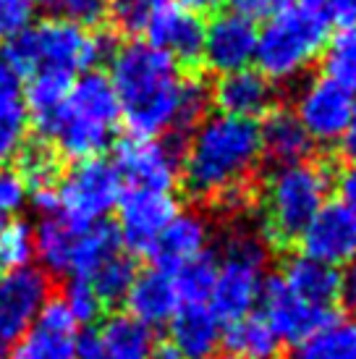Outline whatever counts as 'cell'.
<instances>
[{"label":"cell","mask_w":356,"mask_h":359,"mask_svg":"<svg viewBox=\"0 0 356 359\" xmlns=\"http://www.w3.org/2000/svg\"><path fill=\"white\" fill-rule=\"evenodd\" d=\"M259 160L262 144L257 121L215 113L189 134L181 155V179L194 200L218 202L238 212L249 205V179Z\"/></svg>","instance_id":"obj_1"},{"label":"cell","mask_w":356,"mask_h":359,"mask_svg":"<svg viewBox=\"0 0 356 359\" xmlns=\"http://www.w3.org/2000/svg\"><path fill=\"white\" fill-rule=\"evenodd\" d=\"M108 79L131 137L158 140L176 131L184 76L165 53L147 40L123 42L110 58Z\"/></svg>","instance_id":"obj_2"},{"label":"cell","mask_w":356,"mask_h":359,"mask_svg":"<svg viewBox=\"0 0 356 359\" xmlns=\"http://www.w3.org/2000/svg\"><path fill=\"white\" fill-rule=\"evenodd\" d=\"M116 50L118 42L110 32H89L63 19H42L11 37L3 55L21 76L40 71L76 76L79 71H92L100 60H110Z\"/></svg>","instance_id":"obj_3"},{"label":"cell","mask_w":356,"mask_h":359,"mask_svg":"<svg viewBox=\"0 0 356 359\" xmlns=\"http://www.w3.org/2000/svg\"><path fill=\"white\" fill-rule=\"evenodd\" d=\"M118 121V97L108 74L87 71L71 84L63 113L50 134L53 150L74 163L100 158L116 137Z\"/></svg>","instance_id":"obj_4"},{"label":"cell","mask_w":356,"mask_h":359,"mask_svg":"<svg viewBox=\"0 0 356 359\" xmlns=\"http://www.w3.org/2000/svg\"><path fill=\"white\" fill-rule=\"evenodd\" d=\"M330 21L320 6H288L273 13L257 34V71L273 84L299 79L325 50Z\"/></svg>","instance_id":"obj_5"},{"label":"cell","mask_w":356,"mask_h":359,"mask_svg":"<svg viewBox=\"0 0 356 359\" xmlns=\"http://www.w3.org/2000/svg\"><path fill=\"white\" fill-rule=\"evenodd\" d=\"M333 173L315 160L294 165H278L262 184V223L265 236L278 244H288L301 236L307 223L327 202Z\"/></svg>","instance_id":"obj_6"},{"label":"cell","mask_w":356,"mask_h":359,"mask_svg":"<svg viewBox=\"0 0 356 359\" xmlns=\"http://www.w3.org/2000/svg\"><path fill=\"white\" fill-rule=\"evenodd\" d=\"M270 250L262 233L252 229H231L220 244V262H215V283L210 291V309L226 323L247 318L259 304L265 286Z\"/></svg>","instance_id":"obj_7"},{"label":"cell","mask_w":356,"mask_h":359,"mask_svg":"<svg viewBox=\"0 0 356 359\" xmlns=\"http://www.w3.org/2000/svg\"><path fill=\"white\" fill-rule=\"evenodd\" d=\"M123 194L113 163L102 158L74 163L58 181V212L76 231L102 223Z\"/></svg>","instance_id":"obj_8"},{"label":"cell","mask_w":356,"mask_h":359,"mask_svg":"<svg viewBox=\"0 0 356 359\" xmlns=\"http://www.w3.org/2000/svg\"><path fill=\"white\" fill-rule=\"evenodd\" d=\"M354 92L327 79L325 74L304 81L294 102V116L304 126L312 144H338L354 113Z\"/></svg>","instance_id":"obj_9"},{"label":"cell","mask_w":356,"mask_h":359,"mask_svg":"<svg viewBox=\"0 0 356 359\" xmlns=\"http://www.w3.org/2000/svg\"><path fill=\"white\" fill-rule=\"evenodd\" d=\"M113 168L118 173L123 189L173 194V187L181 176V160H178V150L170 147L168 142L126 137L116 144Z\"/></svg>","instance_id":"obj_10"},{"label":"cell","mask_w":356,"mask_h":359,"mask_svg":"<svg viewBox=\"0 0 356 359\" xmlns=\"http://www.w3.org/2000/svg\"><path fill=\"white\" fill-rule=\"evenodd\" d=\"M48 299L50 278L42 270L0 273V357L11 354Z\"/></svg>","instance_id":"obj_11"},{"label":"cell","mask_w":356,"mask_h":359,"mask_svg":"<svg viewBox=\"0 0 356 359\" xmlns=\"http://www.w3.org/2000/svg\"><path fill=\"white\" fill-rule=\"evenodd\" d=\"M257 21L238 13V11H218L210 21H205V42L202 60L218 76L233 71L249 69L257 50Z\"/></svg>","instance_id":"obj_12"},{"label":"cell","mask_w":356,"mask_h":359,"mask_svg":"<svg viewBox=\"0 0 356 359\" xmlns=\"http://www.w3.org/2000/svg\"><path fill=\"white\" fill-rule=\"evenodd\" d=\"M178 212V202L168 191L123 189L118 200V231L121 244L137 255H147L163 229Z\"/></svg>","instance_id":"obj_13"},{"label":"cell","mask_w":356,"mask_h":359,"mask_svg":"<svg viewBox=\"0 0 356 359\" xmlns=\"http://www.w3.org/2000/svg\"><path fill=\"white\" fill-rule=\"evenodd\" d=\"M155 351V333L129 312H113L97 328L76 336L79 359H149Z\"/></svg>","instance_id":"obj_14"},{"label":"cell","mask_w":356,"mask_h":359,"mask_svg":"<svg viewBox=\"0 0 356 359\" xmlns=\"http://www.w3.org/2000/svg\"><path fill=\"white\" fill-rule=\"evenodd\" d=\"M147 42L165 53L176 66H197L202 60L205 19L173 0L152 11L147 27Z\"/></svg>","instance_id":"obj_15"},{"label":"cell","mask_w":356,"mask_h":359,"mask_svg":"<svg viewBox=\"0 0 356 359\" xmlns=\"http://www.w3.org/2000/svg\"><path fill=\"white\" fill-rule=\"evenodd\" d=\"M299 241L301 255L330 268H343L356 257V215L338 200L325 202L301 231Z\"/></svg>","instance_id":"obj_16"},{"label":"cell","mask_w":356,"mask_h":359,"mask_svg":"<svg viewBox=\"0 0 356 359\" xmlns=\"http://www.w3.org/2000/svg\"><path fill=\"white\" fill-rule=\"evenodd\" d=\"M76 336L79 325L63 299H48L27 333L11 349V359H79Z\"/></svg>","instance_id":"obj_17"},{"label":"cell","mask_w":356,"mask_h":359,"mask_svg":"<svg viewBox=\"0 0 356 359\" xmlns=\"http://www.w3.org/2000/svg\"><path fill=\"white\" fill-rule=\"evenodd\" d=\"M259 304H262V318L273 328L280 344H301V341L312 336L320 325H325L333 318L330 312L312 307L304 299H299L294 291L288 289L280 276H270L265 278L262 294H259Z\"/></svg>","instance_id":"obj_18"},{"label":"cell","mask_w":356,"mask_h":359,"mask_svg":"<svg viewBox=\"0 0 356 359\" xmlns=\"http://www.w3.org/2000/svg\"><path fill=\"white\" fill-rule=\"evenodd\" d=\"M210 247V223L197 210H178L173 220L163 229L152 250L147 252L155 268L165 273H178L194 259L205 257Z\"/></svg>","instance_id":"obj_19"},{"label":"cell","mask_w":356,"mask_h":359,"mask_svg":"<svg viewBox=\"0 0 356 359\" xmlns=\"http://www.w3.org/2000/svg\"><path fill=\"white\" fill-rule=\"evenodd\" d=\"M210 97L223 116L257 121L259 116H267L275 108V84L249 66V69L220 76L210 87Z\"/></svg>","instance_id":"obj_20"},{"label":"cell","mask_w":356,"mask_h":359,"mask_svg":"<svg viewBox=\"0 0 356 359\" xmlns=\"http://www.w3.org/2000/svg\"><path fill=\"white\" fill-rule=\"evenodd\" d=\"M168 336L181 359H215L223 346V320L210 304H181L168 323Z\"/></svg>","instance_id":"obj_21"},{"label":"cell","mask_w":356,"mask_h":359,"mask_svg":"<svg viewBox=\"0 0 356 359\" xmlns=\"http://www.w3.org/2000/svg\"><path fill=\"white\" fill-rule=\"evenodd\" d=\"M123 302H126L131 318L144 323L147 328L168 325L170 318L176 315V309L181 307L173 276L158 268L139 273Z\"/></svg>","instance_id":"obj_22"},{"label":"cell","mask_w":356,"mask_h":359,"mask_svg":"<svg viewBox=\"0 0 356 359\" xmlns=\"http://www.w3.org/2000/svg\"><path fill=\"white\" fill-rule=\"evenodd\" d=\"M280 278L299 299H304L322 312H330L341 299V270L330 268L325 262H317L307 255L288 257Z\"/></svg>","instance_id":"obj_23"},{"label":"cell","mask_w":356,"mask_h":359,"mask_svg":"<svg viewBox=\"0 0 356 359\" xmlns=\"http://www.w3.org/2000/svg\"><path fill=\"white\" fill-rule=\"evenodd\" d=\"M259 144L262 155L273 160L275 168L309 160V152L315 147L294 110L286 108H273L265 116V121L259 123Z\"/></svg>","instance_id":"obj_24"},{"label":"cell","mask_w":356,"mask_h":359,"mask_svg":"<svg viewBox=\"0 0 356 359\" xmlns=\"http://www.w3.org/2000/svg\"><path fill=\"white\" fill-rule=\"evenodd\" d=\"M118 252H121V236L118 231H116V226H110L108 220L76 231L74 250H71L69 276L71 278L89 280L110 257H116Z\"/></svg>","instance_id":"obj_25"},{"label":"cell","mask_w":356,"mask_h":359,"mask_svg":"<svg viewBox=\"0 0 356 359\" xmlns=\"http://www.w3.org/2000/svg\"><path fill=\"white\" fill-rule=\"evenodd\" d=\"M223 346L233 359H278L280 354V339L265 318L254 312L236 323H228L223 330Z\"/></svg>","instance_id":"obj_26"},{"label":"cell","mask_w":356,"mask_h":359,"mask_svg":"<svg viewBox=\"0 0 356 359\" xmlns=\"http://www.w3.org/2000/svg\"><path fill=\"white\" fill-rule=\"evenodd\" d=\"M74 239H76V229L69 226L60 212L40 218V226L34 231V255L45 265V276L69 273Z\"/></svg>","instance_id":"obj_27"},{"label":"cell","mask_w":356,"mask_h":359,"mask_svg":"<svg viewBox=\"0 0 356 359\" xmlns=\"http://www.w3.org/2000/svg\"><path fill=\"white\" fill-rule=\"evenodd\" d=\"M294 359H356V323L330 318L312 336L296 344Z\"/></svg>","instance_id":"obj_28"},{"label":"cell","mask_w":356,"mask_h":359,"mask_svg":"<svg viewBox=\"0 0 356 359\" xmlns=\"http://www.w3.org/2000/svg\"><path fill=\"white\" fill-rule=\"evenodd\" d=\"M16 170L21 173V179L27 181L29 194L58 189V181H60V176H63L60 155L53 150L50 142H34V144H27L19 155V165H16Z\"/></svg>","instance_id":"obj_29"},{"label":"cell","mask_w":356,"mask_h":359,"mask_svg":"<svg viewBox=\"0 0 356 359\" xmlns=\"http://www.w3.org/2000/svg\"><path fill=\"white\" fill-rule=\"evenodd\" d=\"M139 270L134 257L118 252L116 257H110L102 268L89 278L92 289L97 294V299L102 307H113V304H121L126 299V294L131 291L134 280H137Z\"/></svg>","instance_id":"obj_30"},{"label":"cell","mask_w":356,"mask_h":359,"mask_svg":"<svg viewBox=\"0 0 356 359\" xmlns=\"http://www.w3.org/2000/svg\"><path fill=\"white\" fill-rule=\"evenodd\" d=\"M322 66L327 79L346 87L348 92L356 90V29H341L327 40Z\"/></svg>","instance_id":"obj_31"},{"label":"cell","mask_w":356,"mask_h":359,"mask_svg":"<svg viewBox=\"0 0 356 359\" xmlns=\"http://www.w3.org/2000/svg\"><path fill=\"white\" fill-rule=\"evenodd\" d=\"M34 257V231L27 220H6L0 226V273L29 268Z\"/></svg>","instance_id":"obj_32"},{"label":"cell","mask_w":356,"mask_h":359,"mask_svg":"<svg viewBox=\"0 0 356 359\" xmlns=\"http://www.w3.org/2000/svg\"><path fill=\"white\" fill-rule=\"evenodd\" d=\"M173 280H176L181 304H207L212 283H215V259L210 255L194 259L191 265L173 273Z\"/></svg>","instance_id":"obj_33"},{"label":"cell","mask_w":356,"mask_h":359,"mask_svg":"<svg viewBox=\"0 0 356 359\" xmlns=\"http://www.w3.org/2000/svg\"><path fill=\"white\" fill-rule=\"evenodd\" d=\"M212 105L210 87L202 79H184L181 90V105H178L176 134H191L202 121L207 118V110Z\"/></svg>","instance_id":"obj_34"},{"label":"cell","mask_w":356,"mask_h":359,"mask_svg":"<svg viewBox=\"0 0 356 359\" xmlns=\"http://www.w3.org/2000/svg\"><path fill=\"white\" fill-rule=\"evenodd\" d=\"M168 0H108V19L123 34H139L147 27L152 11Z\"/></svg>","instance_id":"obj_35"},{"label":"cell","mask_w":356,"mask_h":359,"mask_svg":"<svg viewBox=\"0 0 356 359\" xmlns=\"http://www.w3.org/2000/svg\"><path fill=\"white\" fill-rule=\"evenodd\" d=\"M60 299L71 312V318L76 320V325H89L100 318L102 304H100L97 294L92 289V283L87 278H71L66 283V289L60 294Z\"/></svg>","instance_id":"obj_36"},{"label":"cell","mask_w":356,"mask_h":359,"mask_svg":"<svg viewBox=\"0 0 356 359\" xmlns=\"http://www.w3.org/2000/svg\"><path fill=\"white\" fill-rule=\"evenodd\" d=\"M55 19L71 21L76 27H97L108 19V0H45Z\"/></svg>","instance_id":"obj_37"},{"label":"cell","mask_w":356,"mask_h":359,"mask_svg":"<svg viewBox=\"0 0 356 359\" xmlns=\"http://www.w3.org/2000/svg\"><path fill=\"white\" fill-rule=\"evenodd\" d=\"M27 147V108L0 113V168L11 165Z\"/></svg>","instance_id":"obj_38"},{"label":"cell","mask_w":356,"mask_h":359,"mask_svg":"<svg viewBox=\"0 0 356 359\" xmlns=\"http://www.w3.org/2000/svg\"><path fill=\"white\" fill-rule=\"evenodd\" d=\"M29 200V189L27 181L21 179V173L16 168H0V218L3 215H16L19 210H24Z\"/></svg>","instance_id":"obj_39"},{"label":"cell","mask_w":356,"mask_h":359,"mask_svg":"<svg viewBox=\"0 0 356 359\" xmlns=\"http://www.w3.org/2000/svg\"><path fill=\"white\" fill-rule=\"evenodd\" d=\"M34 3L29 0H0V40H11L32 24Z\"/></svg>","instance_id":"obj_40"},{"label":"cell","mask_w":356,"mask_h":359,"mask_svg":"<svg viewBox=\"0 0 356 359\" xmlns=\"http://www.w3.org/2000/svg\"><path fill=\"white\" fill-rule=\"evenodd\" d=\"M24 108V76L0 53V113Z\"/></svg>","instance_id":"obj_41"},{"label":"cell","mask_w":356,"mask_h":359,"mask_svg":"<svg viewBox=\"0 0 356 359\" xmlns=\"http://www.w3.org/2000/svg\"><path fill=\"white\" fill-rule=\"evenodd\" d=\"M320 8L325 11L330 24H338L341 29L356 27V0H322Z\"/></svg>","instance_id":"obj_42"},{"label":"cell","mask_w":356,"mask_h":359,"mask_svg":"<svg viewBox=\"0 0 356 359\" xmlns=\"http://www.w3.org/2000/svg\"><path fill=\"white\" fill-rule=\"evenodd\" d=\"M333 184H336V191H338V202L356 215V160H351L348 165H343V168L338 170Z\"/></svg>","instance_id":"obj_43"},{"label":"cell","mask_w":356,"mask_h":359,"mask_svg":"<svg viewBox=\"0 0 356 359\" xmlns=\"http://www.w3.org/2000/svg\"><path fill=\"white\" fill-rule=\"evenodd\" d=\"M341 299L356 309V257L341 270Z\"/></svg>","instance_id":"obj_44"},{"label":"cell","mask_w":356,"mask_h":359,"mask_svg":"<svg viewBox=\"0 0 356 359\" xmlns=\"http://www.w3.org/2000/svg\"><path fill=\"white\" fill-rule=\"evenodd\" d=\"M341 150L346 152L348 160H356V105H354V113H351V118H348V126L343 131V137H341Z\"/></svg>","instance_id":"obj_45"},{"label":"cell","mask_w":356,"mask_h":359,"mask_svg":"<svg viewBox=\"0 0 356 359\" xmlns=\"http://www.w3.org/2000/svg\"><path fill=\"white\" fill-rule=\"evenodd\" d=\"M226 0H178V6L194 11V13H202V11H218Z\"/></svg>","instance_id":"obj_46"},{"label":"cell","mask_w":356,"mask_h":359,"mask_svg":"<svg viewBox=\"0 0 356 359\" xmlns=\"http://www.w3.org/2000/svg\"><path fill=\"white\" fill-rule=\"evenodd\" d=\"M149 359H181V357H178V354L170 349V346H163V349L152 351V357H149Z\"/></svg>","instance_id":"obj_47"},{"label":"cell","mask_w":356,"mask_h":359,"mask_svg":"<svg viewBox=\"0 0 356 359\" xmlns=\"http://www.w3.org/2000/svg\"><path fill=\"white\" fill-rule=\"evenodd\" d=\"M322 0H294V6H320Z\"/></svg>","instance_id":"obj_48"},{"label":"cell","mask_w":356,"mask_h":359,"mask_svg":"<svg viewBox=\"0 0 356 359\" xmlns=\"http://www.w3.org/2000/svg\"><path fill=\"white\" fill-rule=\"evenodd\" d=\"M29 3H37V0H29Z\"/></svg>","instance_id":"obj_49"},{"label":"cell","mask_w":356,"mask_h":359,"mask_svg":"<svg viewBox=\"0 0 356 359\" xmlns=\"http://www.w3.org/2000/svg\"><path fill=\"white\" fill-rule=\"evenodd\" d=\"M0 226H3V218H0Z\"/></svg>","instance_id":"obj_50"}]
</instances>
